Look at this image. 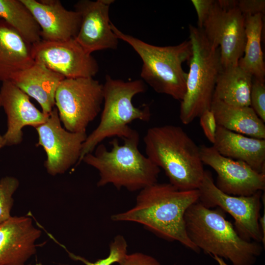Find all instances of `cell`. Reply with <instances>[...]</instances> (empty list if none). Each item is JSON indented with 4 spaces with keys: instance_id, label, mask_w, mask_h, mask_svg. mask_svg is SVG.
Listing matches in <instances>:
<instances>
[{
    "instance_id": "obj_2",
    "label": "cell",
    "mask_w": 265,
    "mask_h": 265,
    "mask_svg": "<svg viewBox=\"0 0 265 265\" xmlns=\"http://www.w3.org/2000/svg\"><path fill=\"white\" fill-rule=\"evenodd\" d=\"M143 141L146 156L181 190L197 189L205 170L199 147L180 127L172 125L148 129Z\"/></svg>"
},
{
    "instance_id": "obj_11",
    "label": "cell",
    "mask_w": 265,
    "mask_h": 265,
    "mask_svg": "<svg viewBox=\"0 0 265 265\" xmlns=\"http://www.w3.org/2000/svg\"><path fill=\"white\" fill-rule=\"evenodd\" d=\"M35 129L38 135L36 145L42 147L46 152L44 165L49 174H63L78 165L87 136L86 132H73L63 128L55 107L46 121Z\"/></svg>"
},
{
    "instance_id": "obj_35",
    "label": "cell",
    "mask_w": 265,
    "mask_h": 265,
    "mask_svg": "<svg viewBox=\"0 0 265 265\" xmlns=\"http://www.w3.org/2000/svg\"><path fill=\"white\" fill-rule=\"evenodd\" d=\"M1 107V101H0V108Z\"/></svg>"
},
{
    "instance_id": "obj_8",
    "label": "cell",
    "mask_w": 265,
    "mask_h": 265,
    "mask_svg": "<svg viewBox=\"0 0 265 265\" xmlns=\"http://www.w3.org/2000/svg\"><path fill=\"white\" fill-rule=\"evenodd\" d=\"M244 22L238 0H212L205 16L197 23L206 38L219 48L222 68L238 65L243 55Z\"/></svg>"
},
{
    "instance_id": "obj_21",
    "label": "cell",
    "mask_w": 265,
    "mask_h": 265,
    "mask_svg": "<svg viewBox=\"0 0 265 265\" xmlns=\"http://www.w3.org/2000/svg\"><path fill=\"white\" fill-rule=\"evenodd\" d=\"M210 109L218 126L247 136L265 139V122L251 106H235L213 99Z\"/></svg>"
},
{
    "instance_id": "obj_22",
    "label": "cell",
    "mask_w": 265,
    "mask_h": 265,
    "mask_svg": "<svg viewBox=\"0 0 265 265\" xmlns=\"http://www.w3.org/2000/svg\"><path fill=\"white\" fill-rule=\"evenodd\" d=\"M252 79L253 77L238 65L222 67L217 78L213 99L235 106H250Z\"/></svg>"
},
{
    "instance_id": "obj_15",
    "label": "cell",
    "mask_w": 265,
    "mask_h": 265,
    "mask_svg": "<svg viewBox=\"0 0 265 265\" xmlns=\"http://www.w3.org/2000/svg\"><path fill=\"white\" fill-rule=\"evenodd\" d=\"M0 98L7 120V130L2 135L4 146L20 144L23 139L24 127L30 126L35 128L48 117L49 115L37 108L29 97L10 80L2 82Z\"/></svg>"
},
{
    "instance_id": "obj_13",
    "label": "cell",
    "mask_w": 265,
    "mask_h": 265,
    "mask_svg": "<svg viewBox=\"0 0 265 265\" xmlns=\"http://www.w3.org/2000/svg\"><path fill=\"white\" fill-rule=\"evenodd\" d=\"M200 154L203 164L217 174L215 185L223 192L248 196L265 189V174L260 173L246 163L225 157L213 147L202 145Z\"/></svg>"
},
{
    "instance_id": "obj_29",
    "label": "cell",
    "mask_w": 265,
    "mask_h": 265,
    "mask_svg": "<svg viewBox=\"0 0 265 265\" xmlns=\"http://www.w3.org/2000/svg\"><path fill=\"white\" fill-rule=\"evenodd\" d=\"M119 265H161L154 257L141 252L127 254Z\"/></svg>"
},
{
    "instance_id": "obj_33",
    "label": "cell",
    "mask_w": 265,
    "mask_h": 265,
    "mask_svg": "<svg viewBox=\"0 0 265 265\" xmlns=\"http://www.w3.org/2000/svg\"><path fill=\"white\" fill-rule=\"evenodd\" d=\"M4 146L2 136L0 134V150Z\"/></svg>"
},
{
    "instance_id": "obj_27",
    "label": "cell",
    "mask_w": 265,
    "mask_h": 265,
    "mask_svg": "<svg viewBox=\"0 0 265 265\" xmlns=\"http://www.w3.org/2000/svg\"><path fill=\"white\" fill-rule=\"evenodd\" d=\"M253 78L250 95V106L265 122V81Z\"/></svg>"
},
{
    "instance_id": "obj_23",
    "label": "cell",
    "mask_w": 265,
    "mask_h": 265,
    "mask_svg": "<svg viewBox=\"0 0 265 265\" xmlns=\"http://www.w3.org/2000/svg\"><path fill=\"white\" fill-rule=\"evenodd\" d=\"M244 17L246 43L238 66L253 78L265 81V64L261 44L264 14L245 15Z\"/></svg>"
},
{
    "instance_id": "obj_28",
    "label": "cell",
    "mask_w": 265,
    "mask_h": 265,
    "mask_svg": "<svg viewBox=\"0 0 265 265\" xmlns=\"http://www.w3.org/2000/svg\"><path fill=\"white\" fill-rule=\"evenodd\" d=\"M199 117L200 126L206 137L213 144L215 140L217 127L213 112L211 109L207 110Z\"/></svg>"
},
{
    "instance_id": "obj_17",
    "label": "cell",
    "mask_w": 265,
    "mask_h": 265,
    "mask_svg": "<svg viewBox=\"0 0 265 265\" xmlns=\"http://www.w3.org/2000/svg\"><path fill=\"white\" fill-rule=\"evenodd\" d=\"M28 8L40 28L41 40L58 41L75 38L81 17L66 9L58 0H21Z\"/></svg>"
},
{
    "instance_id": "obj_26",
    "label": "cell",
    "mask_w": 265,
    "mask_h": 265,
    "mask_svg": "<svg viewBox=\"0 0 265 265\" xmlns=\"http://www.w3.org/2000/svg\"><path fill=\"white\" fill-rule=\"evenodd\" d=\"M19 186L18 179L13 176H6L0 180V225L11 217L13 195Z\"/></svg>"
},
{
    "instance_id": "obj_25",
    "label": "cell",
    "mask_w": 265,
    "mask_h": 265,
    "mask_svg": "<svg viewBox=\"0 0 265 265\" xmlns=\"http://www.w3.org/2000/svg\"><path fill=\"white\" fill-rule=\"evenodd\" d=\"M50 236L52 239L66 250L71 259L81 262L85 265H112L115 263L119 264L128 254L127 242L124 237L120 235L116 236L110 243L108 255L106 257L100 259L94 262H90L84 257L71 252L65 246L55 240L51 235Z\"/></svg>"
},
{
    "instance_id": "obj_31",
    "label": "cell",
    "mask_w": 265,
    "mask_h": 265,
    "mask_svg": "<svg viewBox=\"0 0 265 265\" xmlns=\"http://www.w3.org/2000/svg\"><path fill=\"white\" fill-rule=\"evenodd\" d=\"M264 214L262 216H260L259 219V223L260 228V230L263 236L262 243L265 245V210L264 208Z\"/></svg>"
},
{
    "instance_id": "obj_12",
    "label": "cell",
    "mask_w": 265,
    "mask_h": 265,
    "mask_svg": "<svg viewBox=\"0 0 265 265\" xmlns=\"http://www.w3.org/2000/svg\"><path fill=\"white\" fill-rule=\"evenodd\" d=\"M35 62L65 79L93 78L98 72L97 61L75 38L58 41L41 40L32 45Z\"/></svg>"
},
{
    "instance_id": "obj_7",
    "label": "cell",
    "mask_w": 265,
    "mask_h": 265,
    "mask_svg": "<svg viewBox=\"0 0 265 265\" xmlns=\"http://www.w3.org/2000/svg\"><path fill=\"white\" fill-rule=\"evenodd\" d=\"M189 31L192 55L179 115L185 125L211 109L217 78L222 68L219 48L206 38L201 28L189 25Z\"/></svg>"
},
{
    "instance_id": "obj_24",
    "label": "cell",
    "mask_w": 265,
    "mask_h": 265,
    "mask_svg": "<svg viewBox=\"0 0 265 265\" xmlns=\"http://www.w3.org/2000/svg\"><path fill=\"white\" fill-rule=\"evenodd\" d=\"M0 19L31 45L41 40L39 25L21 0H0Z\"/></svg>"
},
{
    "instance_id": "obj_14",
    "label": "cell",
    "mask_w": 265,
    "mask_h": 265,
    "mask_svg": "<svg viewBox=\"0 0 265 265\" xmlns=\"http://www.w3.org/2000/svg\"><path fill=\"white\" fill-rule=\"evenodd\" d=\"M113 0H80L74 5L81 17L75 38L87 53L117 48L119 39L110 27L109 7Z\"/></svg>"
},
{
    "instance_id": "obj_34",
    "label": "cell",
    "mask_w": 265,
    "mask_h": 265,
    "mask_svg": "<svg viewBox=\"0 0 265 265\" xmlns=\"http://www.w3.org/2000/svg\"><path fill=\"white\" fill-rule=\"evenodd\" d=\"M43 265L41 263H38V264H36L35 265Z\"/></svg>"
},
{
    "instance_id": "obj_4",
    "label": "cell",
    "mask_w": 265,
    "mask_h": 265,
    "mask_svg": "<svg viewBox=\"0 0 265 265\" xmlns=\"http://www.w3.org/2000/svg\"><path fill=\"white\" fill-rule=\"evenodd\" d=\"M123 141L120 145L114 138L109 142L110 150L100 143L94 154L89 153L82 159V161L98 171L97 186L111 184L118 189L125 188L134 192L157 183L160 169L139 151L137 132Z\"/></svg>"
},
{
    "instance_id": "obj_5",
    "label": "cell",
    "mask_w": 265,
    "mask_h": 265,
    "mask_svg": "<svg viewBox=\"0 0 265 265\" xmlns=\"http://www.w3.org/2000/svg\"><path fill=\"white\" fill-rule=\"evenodd\" d=\"M146 89L142 80L125 81L106 76L103 84L104 104L100 121L97 128L87 136L78 164L104 139L112 137L124 139L131 136L135 131L129 126L132 121L150 120L149 107H136L132 102L135 95L144 92Z\"/></svg>"
},
{
    "instance_id": "obj_10",
    "label": "cell",
    "mask_w": 265,
    "mask_h": 265,
    "mask_svg": "<svg viewBox=\"0 0 265 265\" xmlns=\"http://www.w3.org/2000/svg\"><path fill=\"white\" fill-rule=\"evenodd\" d=\"M198 189L199 202L203 205L209 209L219 208L233 217L234 228L240 237L247 241L262 242L259 219L263 191L248 196L226 194L216 186L212 174L207 170H205Z\"/></svg>"
},
{
    "instance_id": "obj_6",
    "label": "cell",
    "mask_w": 265,
    "mask_h": 265,
    "mask_svg": "<svg viewBox=\"0 0 265 265\" xmlns=\"http://www.w3.org/2000/svg\"><path fill=\"white\" fill-rule=\"evenodd\" d=\"M110 27L118 38L128 43L142 59L140 76L143 80L157 93L181 101L187 77L182 64L189 61L192 55L190 40L177 45L159 47L123 33L111 22Z\"/></svg>"
},
{
    "instance_id": "obj_30",
    "label": "cell",
    "mask_w": 265,
    "mask_h": 265,
    "mask_svg": "<svg viewBox=\"0 0 265 265\" xmlns=\"http://www.w3.org/2000/svg\"><path fill=\"white\" fill-rule=\"evenodd\" d=\"M238 7L243 15H254L265 11V0H238Z\"/></svg>"
},
{
    "instance_id": "obj_18",
    "label": "cell",
    "mask_w": 265,
    "mask_h": 265,
    "mask_svg": "<svg viewBox=\"0 0 265 265\" xmlns=\"http://www.w3.org/2000/svg\"><path fill=\"white\" fill-rule=\"evenodd\" d=\"M213 147L222 156L242 161L265 174V139L247 136L217 125Z\"/></svg>"
},
{
    "instance_id": "obj_16",
    "label": "cell",
    "mask_w": 265,
    "mask_h": 265,
    "mask_svg": "<svg viewBox=\"0 0 265 265\" xmlns=\"http://www.w3.org/2000/svg\"><path fill=\"white\" fill-rule=\"evenodd\" d=\"M42 231L31 217L11 216L0 225V265H25L36 252Z\"/></svg>"
},
{
    "instance_id": "obj_32",
    "label": "cell",
    "mask_w": 265,
    "mask_h": 265,
    "mask_svg": "<svg viewBox=\"0 0 265 265\" xmlns=\"http://www.w3.org/2000/svg\"><path fill=\"white\" fill-rule=\"evenodd\" d=\"M213 259L216 261V262L217 263L218 265H230L228 264H227L223 259L216 256H212Z\"/></svg>"
},
{
    "instance_id": "obj_3",
    "label": "cell",
    "mask_w": 265,
    "mask_h": 265,
    "mask_svg": "<svg viewBox=\"0 0 265 265\" xmlns=\"http://www.w3.org/2000/svg\"><path fill=\"white\" fill-rule=\"evenodd\" d=\"M222 212L219 208H207L199 201L191 205L184 216L188 237L200 250L228 260L233 265H254L262 246L240 237Z\"/></svg>"
},
{
    "instance_id": "obj_19",
    "label": "cell",
    "mask_w": 265,
    "mask_h": 265,
    "mask_svg": "<svg viewBox=\"0 0 265 265\" xmlns=\"http://www.w3.org/2000/svg\"><path fill=\"white\" fill-rule=\"evenodd\" d=\"M62 75L35 62L27 68L17 73L11 81L22 91L35 100L42 111L49 115L55 106V95Z\"/></svg>"
},
{
    "instance_id": "obj_1",
    "label": "cell",
    "mask_w": 265,
    "mask_h": 265,
    "mask_svg": "<svg viewBox=\"0 0 265 265\" xmlns=\"http://www.w3.org/2000/svg\"><path fill=\"white\" fill-rule=\"evenodd\" d=\"M199 198L198 189L181 190L169 183L157 182L139 191L133 207L112 214L111 219L140 224L160 238L178 241L198 253L200 250L187 235L184 216Z\"/></svg>"
},
{
    "instance_id": "obj_20",
    "label": "cell",
    "mask_w": 265,
    "mask_h": 265,
    "mask_svg": "<svg viewBox=\"0 0 265 265\" xmlns=\"http://www.w3.org/2000/svg\"><path fill=\"white\" fill-rule=\"evenodd\" d=\"M31 50V44L0 19V81H11L35 62Z\"/></svg>"
},
{
    "instance_id": "obj_9",
    "label": "cell",
    "mask_w": 265,
    "mask_h": 265,
    "mask_svg": "<svg viewBox=\"0 0 265 265\" xmlns=\"http://www.w3.org/2000/svg\"><path fill=\"white\" fill-rule=\"evenodd\" d=\"M103 103V84L93 78L64 79L55 93V105L61 122L71 132H86Z\"/></svg>"
}]
</instances>
